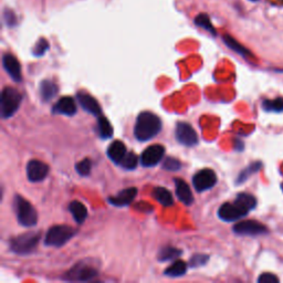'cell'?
Masks as SVG:
<instances>
[{"mask_svg": "<svg viewBox=\"0 0 283 283\" xmlns=\"http://www.w3.org/2000/svg\"><path fill=\"white\" fill-rule=\"evenodd\" d=\"M126 153V146L121 141H114L107 148V156L116 164L121 163V160L124 158Z\"/></svg>", "mask_w": 283, "mask_h": 283, "instance_id": "cell-18", "label": "cell"}, {"mask_svg": "<svg viewBox=\"0 0 283 283\" xmlns=\"http://www.w3.org/2000/svg\"><path fill=\"white\" fill-rule=\"evenodd\" d=\"M262 167V164L260 163V161H254V163L250 164L248 167H246L242 172L239 174V176H238L236 184H242L245 183L247 179L250 178L251 175H253L255 173H258L260 169Z\"/></svg>", "mask_w": 283, "mask_h": 283, "instance_id": "cell-24", "label": "cell"}, {"mask_svg": "<svg viewBox=\"0 0 283 283\" xmlns=\"http://www.w3.org/2000/svg\"><path fill=\"white\" fill-rule=\"evenodd\" d=\"M258 282L261 283H273V282H279V278L276 277L272 273H263L259 277Z\"/></svg>", "mask_w": 283, "mask_h": 283, "instance_id": "cell-34", "label": "cell"}, {"mask_svg": "<svg viewBox=\"0 0 283 283\" xmlns=\"http://www.w3.org/2000/svg\"><path fill=\"white\" fill-rule=\"evenodd\" d=\"M40 238H41L40 232L31 231L22 233L10 241V250L17 254H29L37 248Z\"/></svg>", "mask_w": 283, "mask_h": 283, "instance_id": "cell-4", "label": "cell"}, {"mask_svg": "<svg viewBox=\"0 0 283 283\" xmlns=\"http://www.w3.org/2000/svg\"><path fill=\"white\" fill-rule=\"evenodd\" d=\"M281 189H282V191H283V183H282V185H281Z\"/></svg>", "mask_w": 283, "mask_h": 283, "instance_id": "cell-36", "label": "cell"}, {"mask_svg": "<svg viewBox=\"0 0 283 283\" xmlns=\"http://www.w3.org/2000/svg\"><path fill=\"white\" fill-rule=\"evenodd\" d=\"M137 164H138V158L135 153H126V155L124 156V158L121 160V163L119 165L122 166L124 169H134L136 168Z\"/></svg>", "mask_w": 283, "mask_h": 283, "instance_id": "cell-29", "label": "cell"}, {"mask_svg": "<svg viewBox=\"0 0 283 283\" xmlns=\"http://www.w3.org/2000/svg\"><path fill=\"white\" fill-rule=\"evenodd\" d=\"M76 104L75 101L73 100V97L71 96H63L61 97L59 101L57 102V104L53 107L52 112L53 113H59V114H64L68 116H72L76 113Z\"/></svg>", "mask_w": 283, "mask_h": 283, "instance_id": "cell-16", "label": "cell"}, {"mask_svg": "<svg viewBox=\"0 0 283 283\" xmlns=\"http://www.w3.org/2000/svg\"><path fill=\"white\" fill-rule=\"evenodd\" d=\"M217 183V175L213 169L204 168L197 172L192 178V184L197 191H205L213 188Z\"/></svg>", "mask_w": 283, "mask_h": 283, "instance_id": "cell-8", "label": "cell"}, {"mask_svg": "<svg viewBox=\"0 0 283 283\" xmlns=\"http://www.w3.org/2000/svg\"><path fill=\"white\" fill-rule=\"evenodd\" d=\"M2 64L4 70H6L7 73L11 76L12 80H15L16 82H20L22 79L21 65L19 63V61L17 60V58L10 55V53H6L2 58Z\"/></svg>", "mask_w": 283, "mask_h": 283, "instance_id": "cell-13", "label": "cell"}, {"mask_svg": "<svg viewBox=\"0 0 283 283\" xmlns=\"http://www.w3.org/2000/svg\"><path fill=\"white\" fill-rule=\"evenodd\" d=\"M223 41H224V43L227 44V47L230 48L231 50H233L235 52L239 53V55L244 56V57L251 56V53H250L249 50H247V49L244 46H241V44L238 42L237 40H235L232 37H230L229 34H224L223 35Z\"/></svg>", "mask_w": 283, "mask_h": 283, "instance_id": "cell-25", "label": "cell"}, {"mask_svg": "<svg viewBox=\"0 0 283 283\" xmlns=\"http://www.w3.org/2000/svg\"><path fill=\"white\" fill-rule=\"evenodd\" d=\"M233 232L240 236H259L268 233V228L255 220H246L236 223Z\"/></svg>", "mask_w": 283, "mask_h": 283, "instance_id": "cell-9", "label": "cell"}, {"mask_svg": "<svg viewBox=\"0 0 283 283\" xmlns=\"http://www.w3.org/2000/svg\"><path fill=\"white\" fill-rule=\"evenodd\" d=\"M174 183L175 186H176V195L178 197V199L181 200L183 204H185L187 206H189L194 203V197H192L191 190L189 186H188V184L179 178L175 179Z\"/></svg>", "mask_w": 283, "mask_h": 283, "instance_id": "cell-17", "label": "cell"}, {"mask_svg": "<svg viewBox=\"0 0 283 283\" xmlns=\"http://www.w3.org/2000/svg\"><path fill=\"white\" fill-rule=\"evenodd\" d=\"M182 253H183L182 250L174 248V247H165V248L161 249L158 252V260L161 262L168 261V260L178 258Z\"/></svg>", "mask_w": 283, "mask_h": 283, "instance_id": "cell-27", "label": "cell"}, {"mask_svg": "<svg viewBox=\"0 0 283 283\" xmlns=\"http://www.w3.org/2000/svg\"><path fill=\"white\" fill-rule=\"evenodd\" d=\"M182 163L178 159L174 158V157H168L167 159H165L163 164V168L166 170H170V172H176V170L181 169Z\"/></svg>", "mask_w": 283, "mask_h": 283, "instance_id": "cell-31", "label": "cell"}, {"mask_svg": "<svg viewBox=\"0 0 283 283\" xmlns=\"http://www.w3.org/2000/svg\"><path fill=\"white\" fill-rule=\"evenodd\" d=\"M137 194V189L134 187L131 188H126L122 191H120L118 195L114 197H110L109 203L113 206H116V207H124V206H128L132 203L135 198V196Z\"/></svg>", "mask_w": 283, "mask_h": 283, "instance_id": "cell-15", "label": "cell"}, {"mask_svg": "<svg viewBox=\"0 0 283 283\" xmlns=\"http://www.w3.org/2000/svg\"><path fill=\"white\" fill-rule=\"evenodd\" d=\"M69 210L78 223H83L88 217V209L81 201H72L69 205Z\"/></svg>", "mask_w": 283, "mask_h": 283, "instance_id": "cell-19", "label": "cell"}, {"mask_svg": "<svg viewBox=\"0 0 283 283\" xmlns=\"http://www.w3.org/2000/svg\"><path fill=\"white\" fill-rule=\"evenodd\" d=\"M208 260H209L208 255H206V254H195V255H192V257H191L190 261H189V264H190V267H192V268L201 267V266H204V264L207 263Z\"/></svg>", "mask_w": 283, "mask_h": 283, "instance_id": "cell-33", "label": "cell"}, {"mask_svg": "<svg viewBox=\"0 0 283 283\" xmlns=\"http://www.w3.org/2000/svg\"><path fill=\"white\" fill-rule=\"evenodd\" d=\"M4 19H6L7 25L9 27L15 26L16 22H17L15 13H13L11 10H8V9H6V11H4Z\"/></svg>", "mask_w": 283, "mask_h": 283, "instance_id": "cell-35", "label": "cell"}, {"mask_svg": "<svg viewBox=\"0 0 283 283\" xmlns=\"http://www.w3.org/2000/svg\"><path fill=\"white\" fill-rule=\"evenodd\" d=\"M92 169V161L90 158H84L83 160L79 161L78 164L75 165V170L80 174L81 176H88V175L91 173Z\"/></svg>", "mask_w": 283, "mask_h": 283, "instance_id": "cell-30", "label": "cell"}, {"mask_svg": "<svg viewBox=\"0 0 283 283\" xmlns=\"http://www.w3.org/2000/svg\"><path fill=\"white\" fill-rule=\"evenodd\" d=\"M97 268L92 266L89 260L81 261L66 273V278L71 281H89L97 276Z\"/></svg>", "mask_w": 283, "mask_h": 283, "instance_id": "cell-7", "label": "cell"}, {"mask_svg": "<svg viewBox=\"0 0 283 283\" xmlns=\"http://www.w3.org/2000/svg\"><path fill=\"white\" fill-rule=\"evenodd\" d=\"M255 206H257V199L253 195L240 192L237 195L233 203H224L220 206L218 216L223 221H237L248 215L250 210H253Z\"/></svg>", "mask_w": 283, "mask_h": 283, "instance_id": "cell-1", "label": "cell"}, {"mask_svg": "<svg viewBox=\"0 0 283 283\" xmlns=\"http://www.w3.org/2000/svg\"><path fill=\"white\" fill-rule=\"evenodd\" d=\"M22 101L21 93L12 87H6L1 93V116L9 119L19 109Z\"/></svg>", "mask_w": 283, "mask_h": 283, "instance_id": "cell-6", "label": "cell"}, {"mask_svg": "<svg viewBox=\"0 0 283 283\" xmlns=\"http://www.w3.org/2000/svg\"><path fill=\"white\" fill-rule=\"evenodd\" d=\"M251 1H258V0H251Z\"/></svg>", "mask_w": 283, "mask_h": 283, "instance_id": "cell-37", "label": "cell"}, {"mask_svg": "<svg viewBox=\"0 0 283 283\" xmlns=\"http://www.w3.org/2000/svg\"><path fill=\"white\" fill-rule=\"evenodd\" d=\"M13 207L16 210L17 219L25 227H33L38 222V214L28 200L20 195H16L13 199Z\"/></svg>", "mask_w": 283, "mask_h": 283, "instance_id": "cell-3", "label": "cell"}, {"mask_svg": "<svg viewBox=\"0 0 283 283\" xmlns=\"http://www.w3.org/2000/svg\"><path fill=\"white\" fill-rule=\"evenodd\" d=\"M76 96H78V101L84 111H87L89 113H91L95 116L101 115L102 110L100 103H98L91 94L85 92H79Z\"/></svg>", "mask_w": 283, "mask_h": 283, "instance_id": "cell-14", "label": "cell"}, {"mask_svg": "<svg viewBox=\"0 0 283 283\" xmlns=\"http://www.w3.org/2000/svg\"><path fill=\"white\" fill-rule=\"evenodd\" d=\"M153 196L154 198L160 203L163 206H172L174 204V198L170 191L168 189H166L164 187H156L154 191H153Z\"/></svg>", "mask_w": 283, "mask_h": 283, "instance_id": "cell-21", "label": "cell"}, {"mask_svg": "<svg viewBox=\"0 0 283 283\" xmlns=\"http://www.w3.org/2000/svg\"><path fill=\"white\" fill-rule=\"evenodd\" d=\"M262 109L266 112H272V113H282L283 98L277 97L275 98V100H263Z\"/></svg>", "mask_w": 283, "mask_h": 283, "instance_id": "cell-26", "label": "cell"}, {"mask_svg": "<svg viewBox=\"0 0 283 283\" xmlns=\"http://www.w3.org/2000/svg\"><path fill=\"white\" fill-rule=\"evenodd\" d=\"M49 174V166L38 159H31L27 164V177L30 182L38 183L43 181Z\"/></svg>", "mask_w": 283, "mask_h": 283, "instance_id": "cell-12", "label": "cell"}, {"mask_svg": "<svg viewBox=\"0 0 283 283\" xmlns=\"http://www.w3.org/2000/svg\"><path fill=\"white\" fill-rule=\"evenodd\" d=\"M187 269L188 264L185 261H183V260H177V261H175L169 268L166 269L164 275L172 278L182 277L187 272Z\"/></svg>", "mask_w": 283, "mask_h": 283, "instance_id": "cell-22", "label": "cell"}, {"mask_svg": "<svg viewBox=\"0 0 283 283\" xmlns=\"http://www.w3.org/2000/svg\"><path fill=\"white\" fill-rule=\"evenodd\" d=\"M176 140L185 146H195L198 143V135L190 124L179 122L176 125Z\"/></svg>", "mask_w": 283, "mask_h": 283, "instance_id": "cell-10", "label": "cell"}, {"mask_svg": "<svg viewBox=\"0 0 283 283\" xmlns=\"http://www.w3.org/2000/svg\"><path fill=\"white\" fill-rule=\"evenodd\" d=\"M161 129V121L152 112H142L138 114L134 135L140 142H146L155 137Z\"/></svg>", "mask_w": 283, "mask_h": 283, "instance_id": "cell-2", "label": "cell"}, {"mask_svg": "<svg viewBox=\"0 0 283 283\" xmlns=\"http://www.w3.org/2000/svg\"><path fill=\"white\" fill-rule=\"evenodd\" d=\"M48 49H49V42L43 38L40 39L33 49V55L35 57H41L48 51Z\"/></svg>", "mask_w": 283, "mask_h": 283, "instance_id": "cell-32", "label": "cell"}, {"mask_svg": "<svg viewBox=\"0 0 283 283\" xmlns=\"http://www.w3.org/2000/svg\"><path fill=\"white\" fill-rule=\"evenodd\" d=\"M76 235L74 228L66 224H58L49 229L46 237H44V245L48 247H59L64 246Z\"/></svg>", "mask_w": 283, "mask_h": 283, "instance_id": "cell-5", "label": "cell"}, {"mask_svg": "<svg viewBox=\"0 0 283 283\" xmlns=\"http://www.w3.org/2000/svg\"><path fill=\"white\" fill-rule=\"evenodd\" d=\"M58 93V87L55 82L50 80H43L40 84V95L42 101L49 102L52 97H55Z\"/></svg>", "mask_w": 283, "mask_h": 283, "instance_id": "cell-20", "label": "cell"}, {"mask_svg": "<svg viewBox=\"0 0 283 283\" xmlns=\"http://www.w3.org/2000/svg\"><path fill=\"white\" fill-rule=\"evenodd\" d=\"M165 155V147L163 145H152L143 152L141 156V164L144 167H154L163 159Z\"/></svg>", "mask_w": 283, "mask_h": 283, "instance_id": "cell-11", "label": "cell"}, {"mask_svg": "<svg viewBox=\"0 0 283 283\" xmlns=\"http://www.w3.org/2000/svg\"><path fill=\"white\" fill-rule=\"evenodd\" d=\"M97 129H98V135L102 138H104V140L110 138L113 135V127H112L110 121L102 115L98 116Z\"/></svg>", "mask_w": 283, "mask_h": 283, "instance_id": "cell-23", "label": "cell"}, {"mask_svg": "<svg viewBox=\"0 0 283 283\" xmlns=\"http://www.w3.org/2000/svg\"><path fill=\"white\" fill-rule=\"evenodd\" d=\"M194 22H195L196 26H198V27H200V28L207 30L208 32H210L212 34H214V35L217 34V32H216V30L214 28L213 24L210 22L209 16L206 15V13H200V15L197 16L195 18Z\"/></svg>", "mask_w": 283, "mask_h": 283, "instance_id": "cell-28", "label": "cell"}]
</instances>
